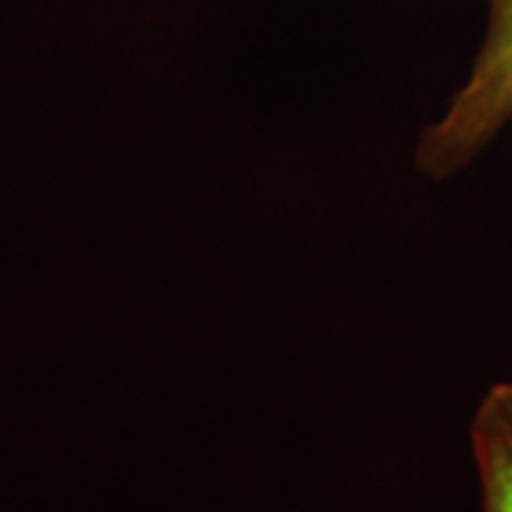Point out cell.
I'll use <instances>...</instances> for the list:
<instances>
[{"label":"cell","mask_w":512,"mask_h":512,"mask_svg":"<svg viewBox=\"0 0 512 512\" xmlns=\"http://www.w3.org/2000/svg\"><path fill=\"white\" fill-rule=\"evenodd\" d=\"M512 126V0H487V29L447 109L421 131L416 168L450 180Z\"/></svg>","instance_id":"6da1fadb"},{"label":"cell","mask_w":512,"mask_h":512,"mask_svg":"<svg viewBox=\"0 0 512 512\" xmlns=\"http://www.w3.org/2000/svg\"><path fill=\"white\" fill-rule=\"evenodd\" d=\"M484 512H512V382L493 384L470 424Z\"/></svg>","instance_id":"7a4b0ae2"}]
</instances>
